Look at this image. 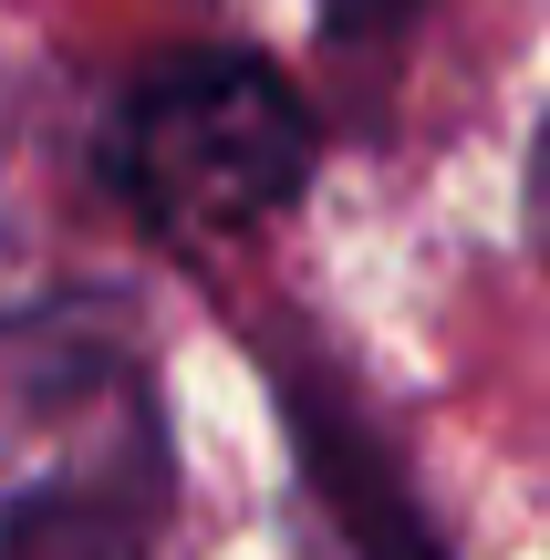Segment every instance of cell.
Masks as SVG:
<instances>
[{"mask_svg": "<svg viewBox=\"0 0 550 560\" xmlns=\"http://www.w3.org/2000/svg\"><path fill=\"white\" fill-rule=\"evenodd\" d=\"M125 187L177 240H229L302 198L312 177V115L270 62L249 52H177L125 104Z\"/></svg>", "mask_w": 550, "mask_h": 560, "instance_id": "cell-1", "label": "cell"}, {"mask_svg": "<svg viewBox=\"0 0 550 560\" xmlns=\"http://www.w3.org/2000/svg\"><path fill=\"white\" fill-rule=\"evenodd\" d=\"M291 446H302V478H312V499H323V520L343 529L353 560H447V550H436V529L416 520L395 457L374 446V425L353 416V405L291 384Z\"/></svg>", "mask_w": 550, "mask_h": 560, "instance_id": "cell-2", "label": "cell"}, {"mask_svg": "<svg viewBox=\"0 0 550 560\" xmlns=\"http://www.w3.org/2000/svg\"><path fill=\"white\" fill-rule=\"evenodd\" d=\"M416 0H323V21L332 32H353V42H374V32H395V21H406Z\"/></svg>", "mask_w": 550, "mask_h": 560, "instance_id": "cell-3", "label": "cell"}, {"mask_svg": "<svg viewBox=\"0 0 550 560\" xmlns=\"http://www.w3.org/2000/svg\"><path fill=\"white\" fill-rule=\"evenodd\" d=\"M530 240H540V260H550V125H540V145H530Z\"/></svg>", "mask_w": 550, "mask_h": 560, "instance_id": "cell-4", "label": "cell"}]
</instances>
